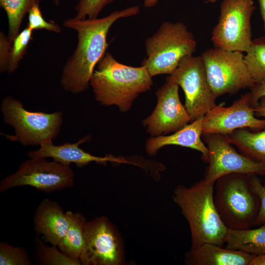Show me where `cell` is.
I'll return each mask as SVG.
<instances>
[{"label":"cell","instance_id":"6da1fadb","mask_svg":"<svg viewBox=\"0 0 265 265\" xmlns=\"http://www.w3.org/2000/svg\"><path fill=\"white\" fill-rule=\"evenodd\" d=\"M138 5L114 11L103 18L66 20L63 26L78 34V44L72 55L65 63L62 72L60 84L72 94L85 91L96 66L106 53L108 47L107 36L109 30L118 20L137 15Z\"/></svg>","mask_w":265,"mask_h":265},{"label":"cell","instance_id":"7a4b0ae2","mask_svg":"<svg viewBox=\"0 0 265 265\" xmlns=\"http://www.w3.org/2000/svg\"><path fill=\"white\" fill-rule=\"evenodd\" d=\"M152 77L145 65L122 64L107 52L97 65L89 84L101 105H115L126 112L139 94L151 89Z\"/></svg>","mask_w":265,"mask_h":265},{"label":"cell","instance_id":"3957f363","mask_svg":"<svg viewBox=\"0 0 265 265\" xmlns=\"http://www.w3.org/2000/svg\"><path fill=\"white\" fill-rule=\"evenodd\" d=\"M213 191L214 185L202 179L190 187L179 185L173 192V200L189 226L190 249L207 243L225 244L228 229L215 208Z\"/></svg>","mask_w":265,"mask_h":265},{"label":"cell","instance_id":"277c9868","mask_svg":"<svg viewBox=\"0 0 265 265\" xmlns=\"http://www.w3.org/2000/svg\"><path fill=\"white\" fill-rule=\"evenodd\" d=\"M250 175L231 173L218 179L214 185V203L228 229L250 228L257 217L260 200L254 192Z\"/></svg>","mask_w":265,"mask_h":265},{"label":"cell","instance_id":"5b68a950","mask_svg":"<svg viewBox=\"0 0 265 265\" xmlns=\"http://www.w3.org/2000/svg\"><path fill=\"white\" fill-rule=\"evenodd\" d=\"M147 57L145 65L151 75H171L182 59L191 55L197 43L192 33L181 22H163L158 30L145 42Z\"/></svg>","mask_w":265,"mask_h":265},{"label":"cell","instance_id":"8992f818","mask_svg":"<svg viewBox=\"0 0 265 265\" xmlns=\"http://www.w3.org/2000/svg\"><path fill=\"white\" fill-rule=\"evenodd\" d=\"M0 109L4 122L12 127L15 134L7 135L11 140L24 146L39 145L55 138L63 122V113L30 111L22 102L12 96L3 99Z\"/></svg>","mask_w":265,"mask_h":265},{"label":"cell","instance_id":"52a82bcc","mask_svg":"<svg viewBox=\"0 0 265 265\" xmlns=\"http://www.w3.org/2000/svg\"><path fill=\"white\" fill-rule=\"evenodd\" d=\"M243 53L216 48L203 52L202 57L207 79L216 97L251 89L256 82L251 77Z\"/></svg>","mask_w":265,"mask_h":265},{"label":"cell","instance_id":"ba28073f","mask_svg":"<svg viewBox=\"0 0 265 265\" xmlns=\"http://www.w3.org/2000/svg\"><path fill=\"white\" fill-rule=\"evenodd\" d=\"M75 174L70 165L45 158H33L22 162L13 173L0 182V192L13 187L28 186L50 193L74 185Z\"/></svg>","mask_w":265,"mask_h":265},{"label":"cell","instance_id":"9c48e42d","mask_svg":"<svg viewBox=\"0 0 265 265\" xmlns=\"http://www.w3.org/2000/svg\"><path fill=\"white\" fill-rule=\"evenodd\" d=\"M220 16L212 29L215 48L246 53L252 42L251 19L256 9L253 0H223Z\"/></svg>","mask_w":265,"mask_h":265},{"label":"cell","instance_id":"30bf717a","mask_svg":"<svg viewBox=\"0 0 265 265\" xmlns=\"http://www.w3.org/2000/svg\"><path fill=\"white\" fill-rule=\"evenodd\" d=\"M166 81L180 86L185 96V106L191 121L204 116L216 106V96L209 83L201 56H186Z\"/></svg>","mask_w":265,"mask_h":265},{"label":"cell","instance_id":"8fae6325","mask_svg":"<svg viewBox=\"0 0 265 265\" xmlns=\"http://www.w3.org/2000/svg\"><path fill=\"white\" fill-rule=\"evenodd\" d=\"M124 252L122 240L107 217L86 221L84 240L80 261L82 265H120Z\"/></svg>","mask_w":265,"mask_h":265},{"label":"cell","instance_id":"7c38bea8","mask_svg":"<svg viewBox=\"0 0 265 265\" xmlns=\"http://www.w3.org/2000/svg\"><path fill=\"white\" fill-rule=\"evenodd\" d=\"M204 136L209 151V165L203 179L207 183L214 185L218 179L231 173L265 174V166L238 153L227 135L210 133Z\"/></svg>","mask_w":265,"mask_h":265},{"label":"cell","instance_id":"4fadbf2b","mask_svg":"<svg viewBox=\"0 0 265 265\" xmlns=\"http://www.w3.org/2000/svg\"><path fill=\"white\" fill-rule=\"evenodd\" d=\"M246 128L258 131L265 129V119L255 117L250 92L242 95L230 106L216 105L207 112L203 116L202 135L210 133L227 135Z\"/></svg>","mask_w":265,"mask_h":265},{"label":"cell","instance_id":"5bb4252c","mask_svg":"<svg viewBox=\"0 0 265 265\" xmlns=\"http://www.w3.org/2000/svg\"><path fill=\"white\" fill-rule=\"evenodd\" d=\"M156 94L157 104L152 114L143 120L147 132L154 136L176 132L191 121L190 117L181 103L179 85L166 81Z\"/></svg>","mask_w":265,"mask_h":265},{"label":"cell","instance_id":"9a60e30c","mask_svg":"<svg viewBox=\"0 0 265 265\" xmlns=\"http://www.w3.org/2000/svg\"><path fill=\"white\" fill-rule=\"evenodd\" d=\"M89 135L80 139L75 143H65L60 145H54L52 141L44 142L38 150L30 151L27 153L30 158H51L60 163L70 165L73 163L78 167H83L91 162L106 165L108 162L131 163L124 158H119L108 155L104 157L92 155L79 147L82 143L88 141Z\"/></svg>","mask_w":265,"mask_h":265},{"label":"cell","instance_id":"2e32d148","mask_svg":"<svg viewBox=\"0 0 265 265\" xmlns=\"http://www.w3.org/2000/svg\"><path fill=\"white\" fill-rule=\"evenodd\" d=\"M35 232L46 243L57 246L65 235L70 220L67 212L56 201L44 199L36 209L34 217Z\"/></svg>","mask_w":265,"mask_h":265},{"label":"cell","instance_id":"e0dca14e","mask_svg":"<svg viewBox=\"0 0 265 265\" xmlns=\"http://www.w3.org/2000/svg\"><path fill=\"white\" fill-rule=\"evenodd\" d=\"M256 255L214 243L190 249L185 257L188 265H249Z\"/></svg>","mask_w":265,"mask_h":265},{"label":"cell","instance_id":"ac0fdd59","mask_svg":"<svg viewBox=\"0 0 265 265\" xmlns=\"http://www.w3.org/2000/svg\"><path fill=\"white\" fill-rule=\"evenodd\" d=\"M203 119V116L193 121L191 124L186 125L171 135L151 137L146 142L147 153L151 155L163 146L178 145L199 151L202 154L203 159L208 162V149L201 138Z\"/></svg>","mask_w":265,"mask_h":265},{"label":"cell","instance_id":"d6986e66","mask_svg":"<svg viewBox=\"0 0 265 265\" xmlns=\"http://www.w3.org/2000/svg\"><path fill=\"white\" fill-rule=\"evenodd\" d=\"M225 244L227 248L256 256L265 254V224L254 229H228Z\"/></svg>","mask_w":265,"mask_h":265},{"label":"cell","instance_id":"ffe728a7","mask_svg":"<svg viewBox=\"0 0 265 265\" xmlns=\"http://www.w3.org/2000/svg\"><path fill=\"white\" fill-rule=\"evenodd\" d=\"M227 136L243 155L265 166V129L255 132L238 129Z\"/></svg>","mask_w":265,"mask_h":265},{"label":"cell","instance_id":"44dd1931","mask_svg":"<svg viewBox=\"0 0 265 265\" xmlns=\"http://www.w3.org/2000/svg\"><path fill=\"white\" fill-rule=\"evenodd\" d=\"M67 212L69 217V225L65 235L57 247L71 258L80 261L84 244L87 221L80 212Z\"/></svg>","mask_w":265,"mask_h":265},{"label":"cell","instance_id":"7402d4cb","mask_svg":"<svg viewBox=\"0 0 265 265\" xmlns=\"http://www.w3.org/2000/svg\"><path fill=\"white\" fill-rule=\"evenodd\" d=\"M39 0H0V5L6 14L8 23V37L12 42L20 33L25 15Z\"/></svg>","mask_w":265,"mask_h":265},{"label":"cell","instance_id":"603a6c76","mask_svg":"<svg viewBox=\"0 0 265 265\" xmlns=\"http://www.w3.org/2000/svg\"><path fill=\"white\" fill-rule=\"evenodd\" d=\"M244 56L245 63L256 83H265V36L252 40Z\"/></svg>","mask_w":265,"mask_h":265},{"label":"cell","instance_id":"cb8c5ba5","mask_svg":"<svg viewBox=\"0 0 265 265\" xmlns=\"http://www.w3.org/2000/svg\"><path fill=\"white\" fill-rule=\"evenodd\" d=\"M35 260L40 265H82L62 252L57 246L47 245L38 236L34 238Z\"/></svg>","mask_w":265,"mask_h":265},{"label":"cell","instance_id":"d4e9b609","mask_svg":"<svg viewBox=\"0 0 265 265\" xmlns=\"http://www.w3.org/2000/svg\"><path fill=\"white\" fill-rule=\"evenodd\" d=\"M33 30L26 26L15 37L12 42L7 72L14 73L25 54L27 46L32 39Z\"/></svg>","mask_w":265,"mask_h":265},{"label":"cell","instance_id":"484cf974","mask_svg":"<svg viewBox=\"0 0 265 265\" xmlns=\"http://www.w3.org/2000/svg\"><path fill=\"white\" fill-rule=\"evenodd\" d=\"M33 263L26 249L0 243V265H32Z\"/></svg>","mask_w":265,"mask_h":265},{"label":"cell","instance_id":"4316f807","mask_svg":"<svg viewBox=\"0 0 265 265\" xmlns=\"http://www.w3.org/2000/svg\"><path fill=\"white\" fill-rule=\"evenodd\" d=\"M114 0H80L75 6L77 19H95L108 4Z\"/></svg>","mask_w":265,"mask_h":265},{"label":"cell","instance_id":"83f0119b","mask_svg":"<svg viewBox=\"0 0 265 265\" xmlns=\"http://www.w3.org/2000/svg\"><path fill=\"white\" fill-rule=\"evenodd\" d=\"M27 26L34 30L45 29L49 31L59 33L61 28L54 21H46L42 15L39 7V3H36L28 13V23Z\"/></svg>","mask_w":265,"mask_h":265},{"label":"cell","instance_id":"f1b7e54d","mask_svg":"<svg viewBox=\"0 0 265 265\" xmlns=\"http://www.w3.org/2000/svg\"><path fill=\"white\" fill-rule=\"evenodd\" d=\"M256 174L250 175V182L254 192L260 200V207L253 226H259L265 224V184H263Z\"/></svg>","mask_w":265,"mask_h":265},{"label":"cell","instance_id":"f546056e","mask_svg":"<svg viewBox=\"0 0 265 265\" xmlns=\"http://www.w3.org/2000/svg\"><path fill=\"white\" fill-rule=\"evenodd\" d=\"M12 43L8 36L3 32L0 33V70L8 71Z\"/></svg>","mask_w":265,"mask_h":265},{"label":"cell","instance_id":"4dcf8cb0","mask_svg":"<svg viewBox=\"0 0 265 265\" xmlns=\"http://www.w3.org/2000/svg\"><path fill=\"white\" fill-rule=\"evenodd\" d=\"M251 89V102L255 107L258 105L260 99L265 96V83H256Z\"/></svg>","mask_w":265,"mask_h":265},{"label":"cell","instance_id":"1f68e13d","mask_svg":"<svg viewBox=\"0 0 265 265\" xmlns=\"http://www.w3.org/2000/svg\"><path fill=\"white\" fill-rule=\"evenodd\" d=\"M258 105L255 107V114L257 116L265 118V96L260 99Z\"/></svg>","mask_w":265,"mask_h":265},{"label":"cell","instance_id":"d6a6232c","mask_svg":"<svg viewBox=\"0 0 265 265\" xmlns=\"http://www.w3.org/2000/svg\"><path fill=\"white\" fill-rule=\"evenodd\" d=\"M249 265H265V254L256 256Z\"/></svg>","mask_w":265,"mask_h":265},{"label":"cell","instance_id":"836d02e7","mask_svg":"<svg viewBox=\"0 0 265 265\" xmlns=\"http://www.w3.org/2000/svg\"><path fill=\"white\" fill-rule=\"evenodd\" d=\"M258 1L260 4V12L263 22L264 28L265 29V0H258Z\"/></svg>","mask_w":265,"mask_h":265},{"label":"cell","instance_id":"e575fe53","mask_svg":"<svg viewBox=\"0 0 265 265\" xmlns=\"http://www.w3.org/2000/svg\"><path fill=\"white\" fill-rule=\"evenodd\" d=\"M159 0H143L144 6L147 8H151L156 6Z\"/></svg>","mask_w":265,"mask_h":265},{"label":"cell","instance_id":"d590c367","mask_svg":"<svg viewBox=\"0 0 265 265\" xmlns=\"http://www.w3.org/2000/svg\"><path fill=\"white\" fill-rule=\"evenodd\" d=\"M40 1H41L42 0H39ZM53 2L56 5H59V0H53Z\"/></svg>","mask_w":265,"mask_h":265},{"label":"cell","instance_id":"8d00e7d4","mask_svg":"<svg viewBox=\"0 0 265 265\" xmlns=\"http://www.w3.org/2000/svg\"><path fill=\"white\" fill-rule=\"evenodd\" d=\"M217 0H208L207 2H212V3H213V2H216Z\"/></svg>","mask_w":265,"mask_h":265},{"label":"cell","instance_id":"74e56055","mask_svg":"<svg viewBox=\"0 0 265 265\" xmlns=\"http://www.w3.org/2000/svg\"><path fill=\"white\" fill-rule=\"evenodd\" d=\"M264 184H265V183H264Z\"/></svg>","mask_w":265,"mask_h":265},{"label":"cell","instance_id":"f35d334b","mask_svg":"<svg viewBox=\"0 0 265 265\" xmlns=\"http://www.w3.org/2000/svg\"></svg>","mask_w":265,"mask_h":265}]
</instances>
